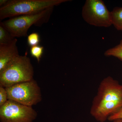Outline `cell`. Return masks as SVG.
Listing matches in <instances>:
<instances>
[{
	"instance_id": "cell-1",
	"label": "cell",
	"mask_w": 122,
	"mask_h": 122,
	"mask_svg": "<svg viewBox=\"0 0 122 122\" xmlns=\"http://www.w3.org/2000/svg\"><path fill=\"white\" fill-rule=\"evenodd\" d=\"M122 107V85L111 76L103 79L92 101L90 113L99 122H105Z\"/></svg>"
},
{
	"instance_id": "cell-2",
	"label": "cell",
	"mask_w": 122,
	"mask_h": 122,
	"mask_svg": "<svg viewBox=\"0 0 122 122\" xmlns=\"http://www.w3.org/2000/svg\"><path fill=\"white\" fill-rule=\"evenodd\" d=\"M70 0H10L0 8V20L40 12Z\"/></svg>"
},
{
	"instance_id": "cell-3",
	"label": "cell",
	"mask_w": 122,
	"mask_h": 122,
	"mask_svg": "<svg viewBox=\"0 0 122 122\" xmlns=\"http://www.w3.org/2000/svg\"><path fill=\"white\" fill-rule=\"evenodd\" d=\"M34 70L26 54L19 55L0 72V85L7 88L33 79Z\"/></svg>"
},
{
	"instance_id": "cell-4",
	"label": "cell",
	"mask_w": 122,
	"mask_h": 122,
	"mask_svg": "<svg viewBox=\"0 0 122 122\" xmlns=\"http://www.w3.org/2000/svg\"><path fill=\"white\" fill-rule=\"evenodd\" d=\"M54 7L38 13L11 18L0 22L14 37H28V30L32 25L41 26L49 21Z\"/></svg>"
},
{
	"instance_id": "cell-5",
	"label": "cell",
	"mask_w": 122,
	"mask_h": 122,
	"mask_svg": "<svg viewBox=\"0 0 122 122\" xmlns=\"http://www.w3.org/2000/svg\"><path fill=\"white\" fill-rule=\"evenodd\" d=\"M5 89L8 94V100L27 106L32 107L37 105L42 99L41 88L34 79Z\"/></svg>"
},
{
	"instance_id": "cell-6",
	"label": "cell",
	"mask_w": 122,
	"mask_h": 122,
	"mask_svg": "<svg viewBox=\"0 0 122 122\" xmlns=\"http://www.w3.org/2000/svg\"><path fill=\"white\" fill-rule=\"evenodd\" d=\"M85 22L90 25L108 28L112 25L111 12L102 0H86L82 10Z\"/></svg>"
},
{
	"instance_id": "cell-7",
	"label": "cell",
	"mask_w": 122,
	"mask_h": 122,
	"mask_svg": "<svg viewBox=\"0 0 122 122\" xmlns=\"http://www.w3.org/2000/svg\"><path fill=\"white\" fill-rule=\"evenodd\" d=\"M37 113L32 107L8 100L0 107V122H33Z\"/></svg>"
},
{
	"instance_id": "cell-8",
	"label": "cell",
	"mask_w": 122,
	"mask_h": 122,
	"mask_svg": "<svg viewBox=\"0 0 122 122\" xmlns=\"http://www.w3.org/2000/svg\"><path fill=\"white\" fill-rule=\"evenodd\" d=\"M17 40L15 38L11 44L0 45V72L13 60L20 55L17 46Z\"/></svg>"
},
{
	"instance_id": "cell-9",
	"label": "cell",
	"mask_w": 122,
	"mask_h": 122,
	"mask_svg": "<svg viewBox=\"0 0 122 122\" xmlns=\"http://www.w3.org/2000/svg\"><path fill=\"white\" fill-rule=\"evenodd\" d=\"M111 12L112 25L117 30L122 32V6L115 7Z\"/></svg>"
},
{
	"instance_id": "cell-10",
	"label": "cell",
	"mask_w": 122,
	"mask_h": 122,
	"mask_svg": "<svg viewBox=\"0 0 122 122\" xmlns=\"http://www.w3.org/2000/svg\"><path fill=\"white\" fill-rule=\"evenodd\" d=\"M15 38L0 22V45H8L13 41Z\"/></svg>"
},
{
	"instance_id": "cell-11",
	"label": "cell",
	"mask_w": 122,
	"mask_h": 122,
	"mask_svg": "<svg viewBox=\"0 0 122 122\" xmlns=\"http://www.w3.org/2000/svg\"><path fill=\"white\" fill-rule=\"evenodd\" d=\"M104 55L107 57H113L122 61V39L119 44L106 51Z\"/></svg>"
},
{
	"instance_id": "cell-12",
	"label": "cell",
	"mask_w": 122,
	"mask_h": 122,
	"mask_svg": "<svg viewBox=\"0 0 122 122\" xmlns=\"http://www.w3.org/2000/svg\"><path fill=\"white\" fill-rule=\"evenodd\" d=\"M44 47L39 46H36L31 47L30 53L31 56L35 58L39 63L44 52Z\"/></svg>"
},
{
	"instance_id": "cell-13",
	"label": "cell",
	"mask_w": 122,
	"mask_h": 122,
	"mask_svg": "<svg viewBox=\"0 0 122 122\" xmlns=\"http://www.w3.org/2000/svg\"><path fill=\"white\" fill-rule=\"evenodd\" d=\"M40 42V36L38 33H32L27 37V42L30 47L38 45Z\"/></svg>"
},
{
	"instance_id": "cell-14",
	"label": "cell",
	"mask_w": 122,
	"mask_h": 122,
	"mask_svg": "<svg viewBox=\"0 0 122 122\" xmlns=\"http://www.w3.org/2000/svg\"><path fill=\"white\" fill-rule=\"evenodd\" d=\"M8 100V94L6 89L0 85V107L4 105Z\"/></svg>"
},
{
	"instance_id": "cell-15",
	"label": "cell",
	"mask_w": 122,
	"mask_h": 122,
	"mask_svg": "<svg viewBox=\"0 0 122 122\" xmlns=\"http://www.w3.org/2000/svg\"><path fill=\"white\" fill-rule=\"evenodd\" d=\"M122 119V107L115 113L111 115L108 118L109 121H113L116 119Z\"/></svg>"
},
{
	"instance_id": "cell-16",
	"label": "cell",
	"mask_w": 122,
	"mask_h": 122,
	"mask_svg": "<svg viewBox=\"0 0 122 122\" xmlns=\"http://www.w3.org/2000/svg\"><path fill=\"white\" fill-rule=\"evenodd\" d=\"M8 0H0V8L4 7L7 4Z\"/></svg>"
},
{
	"instance_id": "cell-17",
	"label": "cell",
	"mask_w": 122,
	"mask_h": 122,
	"mask_svg": "<svg viewBox=\"0 0 122 122\" xmlns=\"http://www.w3.org/2000/svg\"><path fill=\"white\" fill-rule=\"evenodd\" d=\"M112 122H122V119H116V120H114Z\"/></svg>"
},
{
	"instance_id": "cell-18",
	"label": "cell",
	"mask_w": 122,
	"mask_h": 122,
	"mask_svg": "<svg viewBox=\"0 0 122 122\" xmlns=\"http://www.w3.org/2000/svg\"></svg>"
}]
</instances>
